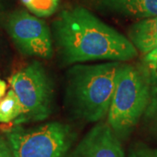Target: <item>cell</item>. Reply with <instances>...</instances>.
I'll return each instance as SVG.
<instances>
[{
	"mask_svg": "<svg viewBox=\"0 0 157 157\" xmlns=\"http://www.w3.org/2000/svg\"><path fill=\"white\" fill-rule=\"evenodd\" d=\"M52 36L66 66L95 60L127 62L138 55L128 38L83 7L62 11L52 23Z\"/></svg>",
	"mask_w": 157,
	"mask_h": 157,
	"instance_id": "cell-1",
	"label": "cell"
},
{
	"mask_svg": "<svg viewBox=\"0 0 157 157\" xmlns=\"http://www.w3.org/2000/svg\"><path fill=\"white\" fill-rule=\"evenodd\" d=\"M121 63L77 64L68 70L66 104L72 114L87 122L107 117Z\"/></svg>",
	"mask_w": 157,
	"mask_h": 157,
	"instance_id": "cell-2",
	"label": "cell"
},
{
	"mask_svg": "<svg viewBox=\"0 0 157 157\" xmlns=\"http://www.w3.org/2000/svg\"><path fill=\"white\" fill-rule=\"evenodd\" d=\"M153 86L146 65L121 63L107 122L120 139H125L143 117Z\"/></svg>",
	"mask_w": 157,
	"mask_h": 157,
	"instance_id": "cell-3",
	"label": "cell"
},
{
	"mask_svg": "<svg viewBox=\"0 0 157 157\" xmlns=\"http://www.w3.org/2000/svg\"><path fill=\"white\" fill-rule=\"evenodd\" d=\"M5 133L14 157H66L75 138L73 128L60 121L30 128L13 125Z\"/></svg>",
	"mask_w": 157,
	"mask_h": 157,
	"instance_id": "cell-4",
	"label": "cell"
},
{
	"mask_svg": "<svg viewBox=\"0 0 157 157\" xmlns=\"http://www.w3.org/2000/svg\"><path fill=\"white\" fill-rule=\"evenodd\" d=\"M9 83L22 106V113L13 125L42 121L50 116L53 106V84L40 62L35 60L12 74Z\"/></svg>",
	"mask_w": 157,
	"mask_h": 157,
	"instance_id": "cell-5",
	"label": "cell"
},
{
	"mask_svg": "<svg viewBox=\"0 0 157 157\" xmlns=\"http://www.w3.org/2000/svg\"><path fill=\"white\" fill-rule=\"evenodd\" d=\"M6 30L17 50L25 56L48 59L53 55L52 32L46 23L25 10L7 18Z\"/></svg>",
	"mask_w": 157,
	"mask_h": 157,
	"instance_id": "cell-6",
	"label": "cell"
},
{
	"mask_svg": "<svg viewBox=\"0 0 157 157\" xmlns=\"http://www.w3.org/2000/svg\"><path fill=\"white\" fill-rule=\"evenodd\" d=\"M71 157H125L121 140L107 123L93 127Z\"/></svg>",
	"mask_w": 157,
	"mask_h": 157,
	"instance_id": "cell-7",
	"label": "cell"
},
{
	"mask_svg": "<svg viewBox=\"0 0 157 157\" xmlns=\"http://www.w3.org/2000/svg\"><path fill=\"white\" fill-rule=\"evenodd\" d=\"M103 8L125 17L147 18L157 16V0H98Z\"/></svg>",
	"mask_w": 157,
	"mask_h": 157,
	"instance_id": "cell-8",
	"label": "cell"
},
{
	"mask_svg": "<svg viewBox=\"0 0 157 157\" xmlns=\"http://www.w3.org/2000/svg\"><path fill=\"white\" fill-rule=\"evenodd\" d=\"M129 41L136 50L146 55L157 45V16L140 19L128 30Z\"/></svg>",
	"mask_w": 157,
	"mask_h": 157,
	"instance_id": "cell-9",
	"label": "cell"
},
{
	"mask_svg": "<svg viewBox=\"0 0 157 157\" xmlns=\"http://www.w3.org/2000/svg\"><path fill=\"white\" fill-rule=\"evenodd\" d=\"M22 113V106L12 89L7 92L0 101V123H11L17 121Z\"/></svg>",
	"mask_w": 157,
	"mask_h": 157,
	"instance_id": "cell-10",
	"label": "cell"
},
{
	"mask_svg": "<svg viewBox=\"0 0 157 157\" xmlns=\"http://www.w3.org/2000/svg\"><path fill=\"white\" fill-rule=\"evenodd\" d=\"M31 13L38 17H46L55 13L60 0H20Z\"/></svg>",
	"mask_w": 157,
	"mask_h": 157,
	"instance_id": "cell-11",
	"label": "cell"
},
{
	"mask_svg": "<svg viewBox=\"0 0 157 157\" xmlns=\"http://www.w3.org/2000/svg\"><path fill=\"white\" fill-rule=\"evenodd\" d=\"M143 119L146 125L157 136V86H152L150 101L146 111L143 114Z\"/></svg>",
	"mask_w": 157,
	"mask_h": 157,
	"instance_id": "cell-12",
	"label": "cell"
},
{
	"mask_svg": "<svg viewBox=\"0 0 157 157\" xmlns=\"http://www.w3.org/2000/svg\"><path fill=\"white\" fill-rule=\"evenodd\" d=\"M129 157H157V149L145 146L135 147L129 153Z\"/></svg>",
	"mask_w": 157,
	"mask_h": 157,
	"instance_id": "cell-13",
	"label": "cell"
},
{
	"mask_svg": "<svg viewBox=\"0 0 157 157\" xmlns=\"http://www.w3.org/2000/svg\"><path fill=\"white\" fill-rule=\"evenodd\" d=\"M0 157H14L13 152L8 142L0 135Z\"/></svg>",
	"mask_w": 157,
	"mask_h": 157,
	"instance_id": "cell-14",
	"label": "cell"
},
{
	"mask_svg": "<svg viewBox=\"0 0 157 157\" xmlns=\"http://www.w3.org/2000/svg\"><path fill=\"white\" fill-rule=\"evenodd\" d=\"M150 73L152 83L154 86H157V63L155 64H145Z\"/></svg>",
	"mask_w": 157,
	"mask_h": 157,
	"instance_id": "cell-15",
	"label": "cell"
},
{
	"mask_svg": "<svg viewBox=\"0 0 157 157\" xmlns=\"http://www.w3.org/2000/svg\"><path fill=\"white\" fill-rule=\"evenodd\" d=\"M145 64H155L157 63V45L151 50L148 53H147L144 57Z\"/></svg>",
	"mask_w": 157,
	"mask_h": 157,
	"instance_id": "cell-16",
	"label": "cell"
},
{
	"mask_svg": "<svg viewBox=\"0 0 157 157\" xmlns=\"http://www.w3.org/2000/svg\"><path fill=\"white\" fill-rule=\"evenodd\" d=\"M6 90H7V85L5 80L0 78V101L6 96Z\"/></svg>",
	"mask_w": 157,
	"mask_h": 157,
	"instance_id": "cell-17",
	"label": "cell"
},
{
	"mask_svg": "<svg viewBox=\"0 0 157 157\" xmlns=\"http://www.w3.org/2000/svg\"><path fill=\"white\" fill-rule=\"evenodd\" d=\"M3 10H4V4H3V1L0 0V13L3 11Z\"/></svg>",
	"mask_w": 157,
	"mask_h": 157,
	"instance_id": "cell-18",
	"label": "cell"
}]
</instances>
